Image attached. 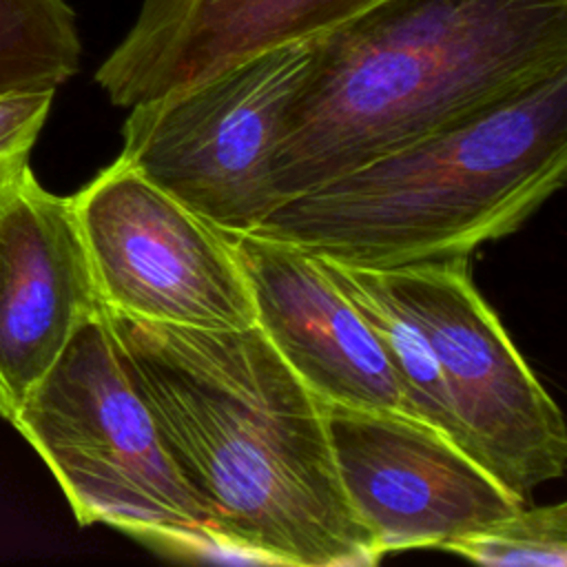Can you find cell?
I'll return each instance as SVG.
<instances>
[{
  "mask_svg": "<svg viewBox=\"0 0 567 567\" xmlns=\"http://www.w3.org/2000/svg\"><path fill=\"white\" fill-rule=\"evenodd\" d=\"M102 308L224 558L292 567L379 563L337 472L328 401L257 326L204 330Z\"/></svg>",
  "mask_w": 567,
  "mask_h": 567,
  "instance_id": "1",
  "label": "cell"
},
{
  "mask_svg": "<svg viewBox=\"0 0 567 567\" xmlns=\"http://www.w3.org/2000/svg\"><path fill=\"white\" fill-rule=\"evenodd\" d=\"M567 66V0H377L312 40L270 162L281 202Z\"/></svg>",
  "mask_w": 567,
  "mask_h": 567,
  "instance_id": "2",
  "label": "cell"
},
{
  "mask_svg": "<svg viewBox=\"0 0 567 567\" xmlns=\"http://www.w3.org/2000/svg\"><path fill=\"white\" fill-rule=\"evenodd\" d=\"M567 66L281 202L255 233L352 268L467 259L565 182Z\"/></svg>",
  "mask_w": 567,
  "mask_h": 567,
  "instance_id": "3",
  "label": "cell"
},
{
  "mask_svg": "<svg viewBox=\"0 0 567 567\" xmlns=\"http://www.w3.org/2000/svg\"><path fill=\"white\" fill-rule=\"evenodd\" d=\"M11 425L47 463L80 525H111L177 554L224 556L126 372L104 308L73 332Z\"/></svg>",
  "mask_w": 567,
  "mask_h": 567,
  "instance_id": "4",
  "label": "cell"
},
{
  "mask_svg": "<svg viewBox=\"0 0 567 567\" xmlns=\"http://www.w3.org/2000/svg\"><path fill=\"white\" fill-rule=\"evenodd\" d=\"M310 55L286 44L131 106L120 157L221 233H255L279 206L270 162Z\"/></svg>",
  "mask_w": 567,
  "mask_h": 567,
  "instance_id": "5",
  "label": "cell"
},
{
  "mask_svg": "<svg viewBox=\"0 0 567 567\" xmlns=\"http://www.w3.org/2000/svg\"><path fill=\"white\" fill-rule=\"evenodd\" d=\"M359 270L427 341L463 452L523 501L560 478L567 463L563 414L474 288L467 259Z\"/></svg>",
  "mask_w": 567,
  "mask_h": 567,
  "instance_id": "6",
  "label": "cell"
},
{
  "mask_svg": "<svg viewBox=\"0 0 567 567\" xmlns=\"http://www.w3.org/2000/svg\"><path fill=\"white\" fill-rule=\"evenodd\" d=\"M71 202L104 306L186 328L255 326L250 288L230 235L122 157Z\"/></svg>",
  "mask_w": 567,
  "mask_h": 567,
  "instance_id": "7",
  "label": "cell"
},
{
  "mask_svg": "<svg viewBox=\"0 0 567 567\" xmlns=\"http://www.w3.org/2000/svg\"><path fill=\"white\" fill-rule=\"evenodd\" d=\"M326 423L343 492L381 556L443 549L525 505L441 430L405 412L328 403Z\"/></svg>",
  "mask_w": 567,
  "mask_h": 567,
  "instance_id": "8",
  "label": "cell"
},
{
  "mask_svg": "<svg viewBox=\"0 0 567 567\" xmlns=\"http://www.w3.org/2000/svg\"><path fill=\"white\" fill-rule=\"evenodd\" d=\"M102 308L71 197L24 164L0 179V416L11 423L73 332Z\"/></svg>",
  "mask_w": 567,
  "mask_h": 567,
  "instance_id": "9",
  "label": "cell"
},
{
  "mask_svg": "<svg viewBox=\"0 0 567 567\" xmlns=\"http://www.w3.org/2000/svg\"><path fill=\"white\" fill-rule=\"evenodd\" d=\"M377 0H142L95 71L111 104L131 109L204 82L266 51L315 40Z\"/></svg>",
  "mask_w": 567,
  "mask_h": 567,
  "instance_id": "10",
  "label": "cell"
},
{
  "mask_svg": "<svg viewBox=\"0 0 567 567\" xmlns=\"http://www.w3.org/2000/svg\"><path fill=\"white\" fill-rule=\"evenodd\" d=\"M230 239L250 288L255 326L315 394L348 408L405 412L374 332L317 255L259 233Z\"/></svg>",
  "mask_w": 567,
  "mask_h": 567,
  "instance_id": "11",
  "label": "cell"
},
{
  "mask_svg": "<svg viewBox=\"0 0 567 567\" xmlns=\"http://www.w3.org/2000/svg\"><path fill=\"white\" fill-rule=\"evenodd\" d=\"M315 255V252H312ZM323 272L374 332L401 390L405 414L434 425L463 450V432L450 405L436 359L419 328L385 299L359 268L319 257Z\"/></svg>",
  "mask_w": 567,
  "mask_h": 567,
  "instance_id": "12",
  "label": "cell"
},
{
  "mask_svg": "<svg viewBox=\"0 0 567 567\" xmlns=\"http://www.w3.org/2000/svg\"><path fill=\"white\" fill-rule=\"evenodd\" d=\"M80 33L64 0H0V93L58 91L80 69Z\"/></svg>",
  "mask_w": 567,
  "mask_h": 567,
  "instance_id": "13",
  "label": "cell"
},
{
  "mask_svg": "<svg viewBox=\"0 0 567 567\" xmlns=\"http://www.w3.org/2000/svg\"><path fill=\"white\" fill-rule=\"evenodd\" d=\"M481 565L498 567H565L567 565V505H520L443 547Z\"/></svg>",
  "mask_w": 567,
  "mask_h": 567,
  "instance_id": "14",
  "label": "cell"
},
{
  "mask_svg": "<svg viewBox=\"0 0 567 567\" xmlns=\"http://www.w3.org/2000/svg\"><path fill=\"white\" fill-rule=\"evenodd\" d=\"M53 97L49 89L0 93V179L29 164Z\"/></svg>",
  "mask_w": 567,
  "mask_h": 567,
  "instance_id": "15",
  "label": "cell"
}]
</instances>
